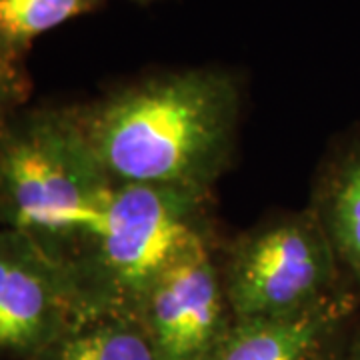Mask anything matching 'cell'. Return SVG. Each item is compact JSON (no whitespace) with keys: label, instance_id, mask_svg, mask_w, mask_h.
Wrapping results in <instances>:
<instances>
[{"label":"cell","instance_id":"obj_1","mask_svg":"<svg viewBox=\"0 0 360 360\" xmlns=\"http://www.w3.org/2000/svg\"><path fill=\"white\" fill-rule=\"evenodd\" d=\"M115 186L212 194L236 146L240 89L222 68H186L120 84L75 106Z\"/></svg>","mask_w":360,"mask_h":360},{"label":"cell","instance_id":"obj_2","mask_svg":"<svg viewBox=\"0 0 360 360\" xmlns=\"http://www.w3.org/2000/svg\"><path fill=\"white\" fill-rule=\"evenodd\" d=\"M115 188L75 106L22 108L0 130V224L30 236L66 269L96 231Z\"/></svg>","mask_w":360,"mask_h":360},{"label":"cell","instance_id":"obj_3","mask_svg":"<svg viewBox=\"0 0 360 360\" xmlns=\"http://www.w3.org/2000/svg\"><path fill=\"white\" fill-rule=\"evenodd\" d=\"M212 194L116 186L103 220L68 266L90 314L136 316L144 296L168 270L214 248Z\"/></svg>","mask_w":360,"mask_h":360},{"label":"cell","instance_id":"obj_4","mask_svg":"<svg viewBox=\"0 0 360 360\" xmlns=\"http://www.w3.org/2000/svg\"><path fill=\"white\" fill-rule=\"evenodd\" d=\"M219 262L234 321L295 316L352 286L310 206L238 234Z\"/></svg>","mask_w":360,"mask_h":360},{"label":"cell","instance_id":"obj_5","mask_svg":"<svg viewBox=\"0 0 360 360\" xmlns=\"http://www.w3.org/2000/svg\"><path fill=\"white\" fill-rule=\"evenodd\" d=\"M78 319L70 270L30 236L0 224V359L37 360Z\"/></svg>","mask_w":360,"mask_h":360},{"label":"cell","instance_id":"obj_6","mask_svg":"<svg viewBox=\"0 0 360 360\" xmlns=\"http://www.w3.org/2000/svg\"><path fill=\"white\" fill-rule=\"evenodd\" d=\"M136 319L150 338L156 360L208 359L234 322L217 246L168 270L144 296Z\"/></svg>","mask_w":360,"mask_h":360},{"label":"cell","instance_id":"obj_7","mask_svg":"<svg viewBox=\"0 0 360 360\" xmlns=\"http://www.w3.org/2000/svg\"><path fill=\"white\" fill-rule=\"evenodd\" d=\"M359 319L360 292L350 286L295 316L234 321L206 360H347Z\"/></svg>","mask_w":360,"mask_h":360},{"label":"cell","instance_id":"obj_8","mask_svg":"<svg viewBox=\"0 0 360 360\" xmlns=\"http://www.w3.org/2000/svg\"><path fill=\"white\" fill-rule=\"evenodd\" d=\"M310 210L335 248L340 269L360 292V132L322 165Z\"/></svg>","mask_w":360,"mask_h":360},{"label":"cell","instance_id":"obj_9","mask_svg":"<svg viewBox=\"0 0 360 360\" xmlns=\"http://www.w3.org/2000/svg\"><path fill=\"white\" fill-rule=\"evenodd\" d=\"M37 360H156L141 321L132 314L78 319Z\"/></svg>","mask_w":360,"mask_h":360},{"label":"cell","instance_id":"obj_10","mask_svg":"<svg viewBox=\"0 0 360 360\" xmlns=\"http://www.w3.org/2000/svg\"><path fill=\"white\" fill-rule=\"evenodd\" d=\"M103 4L104 0H0V37L26 54L44 32Z\"/></svg>","mask_w":360,"mask_h":360},{"label":"cell","instance_id":"obj_11","mask_svg":"<svg viewBox=\"0 0 360 360\" xmlns=\"http://www.w3.org/2000/svg\"><path fill=\"white\" fill-rule=\"evenodd\" d=\"M25 56V52L0 37V130L28 103L32 82Z\"/></svg>","mask_w":360,"mask_h":360},{"label":"cell","instance_id":"obj_12","mask_svg":"<svg viewBox=\"0 0 360 360\" xmlns=\"http://www.w3.org/2000/svg\"><path fill=\"white\" fill-rule=\"evenodd\" d=\"M347 360H360V319L350 335V340H348Z\"/></svg>","mask_w":360,"mask_h":360},{"label":"cell","instance_id":"obj_13","mask_svg":"<svg viewBox=\"0 0 360 360\" xmlns=\"http://www.w3.org/2000/svg\"><path fill=\"white\" fill-rule=\"evenodd\" d=\"M132 2H139V4H148V2H155V0H132Z\"/></svg>","mask_w":360,"mask_h":360}]
</instances>
